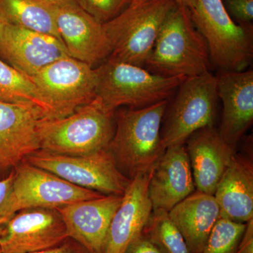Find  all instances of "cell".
<instances>
[{
	"label": "cell",
	"instance_id": "cell-1",
	"mask_svg": "<svg viewBox=\"0 0 253 253\" xmlns=\"http://www.w3.org/2000/svg\"><path fill=\"white\" fill-rule=\"evenodd\" d=\"M168 100L141 109L121 110L107 149L118 168L130 180L149 172L166 151L161 126Z\"/></svg>",
	"mask_w": 253,
	"mask_h": 253
},
{
	"label": "cell",
	"instance_id": "cell-2",
	"mask_svg": "<svg viewBox=\"0 0 253 253\" xmlns=\"http://www.w3.org/2000/svg\"><path fill=\"white\" fill-rule=\"evenodd\" d=\"M211 66L207 44L189 8L176 4L163 22L144 68L163 77L187 78L209 73Z\"/></svg>",
	"mask_w": 253,
	"mask_h": 253
},
{
	"label": "cell",
	"instance_id": "cell-3",
	"mask_svg": "<svg viewBox=\"0 0 253 253\" xmlns=\"http://www.w3.org/2000/svg\"><path fill=\"white\" fill-rule=\"evenodd\" d=\"M115 114L116 111L95 98L66 117L42 120L38 126L40 149L68 156L106 149L114 134Z\"/></svg>",
	"mask_w": 253,
	"mask_h": 253
},
{
	"label": "cell",
	"instance_id": "cell-4",
	"mask_svg": "<svg viewBox=\"0 0 253 253\" xmlns=\"http://www.w3.org/2000/svg\"><path fill=\"white\" fill-rule=\"evenodd\" d=\"M95 69V98L113 111L122 106L141 109L168 100L186 79L163 77L144 67L110 59Z\"/></svg>",
	"mask_w": 253,
	"mask_h": 253
},
{
	"label": "cell",
	"instance_id": "cell-5",
	"mask_svg": "<svg viewBox=\"0 0 253 253\" xmlns=\"http://www.w3.org/2000/svg\"><path fill=\"white\" fill-rule=\"evenodd\" d=\"M176 4L171 0L132 1L103 23L111 43L109 59L144 67L163 22Z\"/></svg>",
	"mask_w": 253,
	"mask_h": 253
},
{
	"label": "cell",
	"instance_id": "cell-6",
	"mask_svg": "<svg viewBox=\"0 0 253 253\" xmlns=\"http://www.w3.org/2000/svg\"><path fill=\"white\" fill-rule=\"evenodd\" d=\"M207 44L211 65L219 71H244L253 58L252 26L234 22L222 0H197L189 9Z\"/></svg>",
	"mask_w": 253,
	"mask_h": 253
},
{
	"label": "cell",
	"instance_id": "cell-7",
	"mask_svg": "<svg viewBox=\"0 0 253 253\" xmlns=\"http://www.w3.org/2000/svg\"><path fill=\"white\" fill-rule=\"evenodd\" d=\"M25 161L75 185L104 195L123 196L131 181L120 170L107 149L85 156H68L40 149Z\"/></svg>",
	"mask_w": 253,
	"mask_h": 253
},
{
	"label": "cell",
	"instance_id": "cell-8",
	"mask_svg": "<svg viewBox=\"0 0 253 253\" xmlns=\"http://www.w3.org/2000/svg\"><path fill=\"white\" fill-rule=\"evenodd\" d=\"M161 132L165 148L184 144L196 131L213 126L218 96L217 78L211 72L187 78L179 87Z\"/></svg>",
	"mask_w": 253,
	"mask_h": 253
},
{
	"label": "cell",
	"instance_id": "cell-9",
	"mask_svg": "<svg viewBox=\"0 0 253 253\" xmlns=\"http://www.w3.org/2000/svg\"><path fill=\"white\" fill-rule=\"evenodd\" d=\"M31 78L54 106L58 118L96 97V69L71 56L56 60Z\"/></svg>",
	"mask_w": 253,
	"mask_h": 253
},
{
	"label": "cell",
	"instance_id": "cell-10",
	"mask_svg": "<svg viewBox=\"0 0 253 253\" xmlns=\"http://www.w3.org/2000/svg\"><path fill=\"white\" fill-rule=\"evenodd\" d=\"M102 196L104 194L75 185L25 161L15 169L12 198L16 212L28 208H57Z\"/></svg>",
	"mask_w": 253,
	"mask_h": 253
},
{
	"label": "cell",
	"instance_id": "cell-11",
	"mask_svg": "<svg viewBox=\"0 0 253 253\" xmlns=\"http://www.w3.org/2000/svg\"><path fill=\"white\" fill-rule=\"evenodd\" d=\"M1 231V253L39 252L56 247L68 238L66 226L56 208L18 211Z\"/></svg>",
	"mask_w": 253,
	"mask_h": 253
},
{
	"label": "cell",
	"instance_id": "cell-12",
	"mask_svg": "<svg viewBox=\"0 0 253 253\" xmlns=\"http://www.w3.org/2000/svg\"><path fill=\"white\" fill-rule=\"evenodd\" d=\"M43 119L36 108L0 101V179L41 149L38 126Z\"/></svg>",
	"mask_w": 253,
	"mask_h": 253
},
{
	"label": "cell",
	"instance_id": "cell-13",
	"mask_svg": "<svg viewBox=\"0 0 253 253\" xmlns=\"http://www.w3.org/2000/svg\"><path fill=\"white\" fill-rule=\"evenodd\" d=\"M123 196L104 195L56 208L61 214L68 236L91 253H104L111 221Z\"/></svg>",
	"mask_w": 253,
	"mask_h": 253
},
{
	"label": "cell",
	"instance_id": "cell-14",
	"mask_svg": "<svg viewBox=\"0 0 253 253\" xmlns=\"http://www.w3.org/2000/svg\"><path fill=\"white\" fill-rule=\"evenodd\" d=\"M0 54L30 77L56 60L70 56L63 42L56 37L1 21Z\"/></svg>",
	"mask_w": 253,
	"mask_h": 253
},
{
	"label": "cell",
	"instance_id": "cell-15",
	"mask_svg": "<svg viewBox=\"0 0 253 253\" xmlns=\"http://www.w3.org/2000/svg\"><path fill=\"white\" fill-rule=\"evenodd\" d=\"M60 38L70 56L94 66L111 54V43L103 23L79 5L55 8Z\"/></svg>",
	"mask_w": 253,
	"mask_h": 253
},
{
	"label": "cell",
	"instance_id": "cell-16",
	"mask_svg": "<svg viewBox=\"0 0 253 253\" xmlns=\"http://www.w3.org/2000/svg\"><path fill=\"white\" fill-rule=\"evenodd\" d=\"M217 92L223 103L219 135L233 149L252 126L253 71H219Z\"/></svg>",
	"mask_w": 253,
	"mask_h": 253
},
{
	"label": "cell",
	"instance_id": "cell-17",
	"mask_svg": "<svg viewBox=\"0 0 253 253\" xmlns=\"http://www.w3.org/2000/svg\"><path fill=\"white\" fill-rule=\"evenodd\" d=\"M196 189L186 146L166 148L153 169L148 191L153 211L169 212Z\"/></svg>",
	"mask_w": 253,
	"mask_h": 253
},
{
	"label": "cell",
	"instance_id": "cell-18",
	"mask_svg": "<svg viewBox=\"0 0 253 253\" xmlns=\"http://www.w3.org/2000/svg\"><path fill=\"white\" fill-rule=\"evenodd\" d=\"M153 169L134 177L123 195L110 224L104 253H125L131 241L142 233L153 211L148 191Z\"/></svg>",
	"mask_w": 253,
	"mask_h": 253
},
{
	"label": "cell",
	"instance_id": "cell-19",
	"mask_svg": "<svg viewBox=\"0 0 253 253\" xmlns=\"http://www.w3.org/2000/svg\"><path fill=\"white\" fill-rule=\"evenodd\" d=\"M186 142L197 191L214 196L235 149L221 139L213 126L196 131Z\"/></svg>",
	"mask_w": 253,
	"mask_h": 253
},
{
	"label": "cell",
	"instance_id": "cell-20",
	"mask_svg": "<svg viewBox=\"0 0 253 253\" xmlns=\"http://www.w3.org/2000/svg\"><path fill=\"white\" fill-rule=\"evenodd\" d=\"M220 217L239 223L253 219L252 160L234 154L214 194Z\"/></svg>",
	"mask_w": 253,
	"mask_h": 253
},
{
	"label": "cell",
	"instance_id": "cell-21",
	"mask_svg": "<svg viewBox=\"0 0 253 253\" xmlns=\"http://www.w3.org/2000/svg\"><path fill=\"white\" fill-rule=\"evenodd\" d=\"M168 213L191 253H202L213 227L220 217V210L214 196L198 191Z\"/></svg>",
	"mask_w": 253,
	"mask_h": 253
},
{
	"label": "cell",
	"instance_id": "cell-22",
	"mask_svg": "<svg viewBox=\"0 0 253 253\" xmlns=\"http://www.w3.org/2000/svg\"><path fill=\"white\" fill-rule=\"evenodd\" d=\"M0 101L36 108L45 119L58 118L54 106L31 77L1 59Z\"/></svg>",
	"mask_w": 253,
	"mask_h": 253
},
{
	"label": "cell",
	"instance_id": "cell-23",
	"mask_svg": "<svg viewBox=\"0 0 253 253\" xmlns=\"http://www.w3.org/2000/svg\"><path fill=\"white\" fill-rule=\"evenodd\" d=\"M0 21L56 37L61 41L54 8L40 0H0Z\"/></svg>",
	"mask_w": 253,
	"mask_h": 253
},
{
	"label": "cell",
	"instance_id": "cell-24",
	"mask_svg": "<svg viewBox=\"0 0 253 253\" xmlns=\"http://www.w3.org/2000/svg\"><path fill=\"white\" fill-rule=\"evenodd\" d=\"M142 234L163 253H191L180 231L164 210L152 211Z\"/></svg>",
	"mask_w": 253,
	"mask_h": 253
},
{
	"label": "cell",
	"instance_id": "cell-25",
	"mask_svg": "<svg viewBox=\"0 0 253 253\" xmlns=\"http://www.w3.org/2000/svg\"><path fill=\"white\" fill-rule=\"evenodd\" d=\"M246 224L219 217L201 253H236Z\"/></svg>",
	"mask_w": 253,
	"mask_h": 253
},
{
	"label": "cell",
	"instance_id": "cell-26",
	"mask_svg": "<svg viewBox=\"0 0 253 253\" xmlns=\"http://www.w3.org/2000/svg\"><path fill=\"white\" fill-rule=\"evenodd\" d=\"M78 4L100 23L108 22L126 9L132 0H76Z\"/></svg>",
	"mask_w": 253,
	"mask_h": 253
},
{
	"label": "cell",
	"instance_id": "cell-27",
	"mask_svg": "<svg viewBox=\"0 0 253 253\" xmlns=\"http://www.w3.org/2000/svg\"><path fill=\"white\" fill-rule=\"evenodd\" d=\"M15 170L0 179V229L16 214L13 204L12 186Z\"/></svg>",
	"mask_w": 253,
	"mask_h": 253
},
{
	"label": "cell",
	"instance_id": "cell-28",
	"mask_svg": "<svg viewBox=\"0 0 253 253\" xmlns=\"http://www.w3.org/2000/svg\"><path fill=\"white\" fill-rule=\"evenodd\" d=\"M226 11L241 25H250L253 18V0H222Z\"/></svg>",
	"mask_w": 253,
	"mask_h": 253
},
{
	"label": "cell",
	"instance_id": "cell-29",
	"mask_svg": "<svg viewBox=\"0 0 253 253\" xmlns=\"http://www.w3.org/2000/svg\"><path fill=\"white\" fill-rule=\"evenodd\" d=\"M125 253H163L141 233L129 244Z\"/></svg>",
	"mask_w": 253,
	"mask_h": 253
},
{
	"label": "cell",
	"instance_id": "cell-30",
	"mask_svg": "<svg viewBox=\"0 0 253 253\" xmlns=\"http://www.w3.org/2000/svg\"><path fill=\"white\" fill-rule=\"evenodd\" d=\"M33 253H91L86 248L73 239L68 237L64 241L52 249Z\"/></svg>",
	"mask_w": 253,
	"mask_h": 253
},
{
	"label": "cell",
	"instance_id": "cell-31",
	"mask_svg": "<svg viewBox=\"0 0 253 253\" xmlns=\"http://www.w3.org/2000/svg\"><path fill=\"white\" fill-rule=\"evenodd\" d=\"M236 253H253V219L246 224Z\"/></svg>",
	"mask_w": 253,
	"mask_h": 253
},
{
	"label": "cell",
	"instance_id": "cell-32",
	"mask_svg": "<svg viewBox=\"0 0 253 253\" xmlns=\"http://www.w3.org/2000/svg\"><path fill=\"white\" fill-rule=\"evenodd\" d=\"M42 2L49 5L51 7L59 8L63 6H74L78 5L76 0H40Z\"/></svg>",
	"mask_w": 253,
	"mask_h": 253
},
{
	"label": "cell",
	"instance_id": "cell-33",
	"mask_svg": "<svg viewBox=\"0 0 253 253\" xmlns=\"http://www.w3.org/2000/svg\"><path fill=\"white\" fill-rule=\"evenodd\" d=\"M132 1H138V0H132ZM171 1H174L176 4L182 5L189 9H191L194 7L197 0H171Z\"/></svg>",
	"mask_w": 253,
	"mask_h": 253
},
{
	"label": "cell",
	"instance_id": "cell-34",
	"mask_svg": "<svg viewBox=\"0 0 253 253\" xmlns=\"http://www.w3.org/2000/svg\"><path fill=\"white\" fill-rule=\"evenodd\" d=\"M0 253H1V251H0Z\"/></svg>",
	"mask_w": 253,
	"mask_h": 253
}]
</instances>
